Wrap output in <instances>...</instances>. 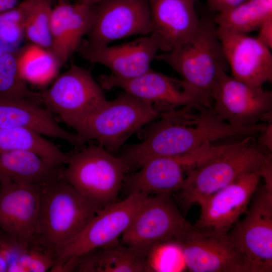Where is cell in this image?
<instances>
[{"label": "cell", "mask_w": 272, "mask_h": 272, "mask_svg": "<svg viewBox=\"0 0 272 272\" xmlns=\"http://www.w3.org/2000/svg\"><path fill=\"white\" fill-rule=\"evenodd\" d=\"M70 2H74L83 5L87 6H93L95 5L104 0H66Z\"/></svg>", "instance_id": "8d00e7d4"}, {"label": "cell", "mask_w": 272, "mask_h": 272, "mask_svg": "<svg viewBox=\"0 0 272 272\" xmlns=\"http://www.w3.org/2000/svg\"><path fill=\"white\" fill-rule=\"evenodd\" d=\"M16 150L32 151L62 165H65L68 157V154L35 131L23 128L0 127V151Z\"/></svg>", "instance_id": "484cf974"}, {"label": "cell", "mask_w": 272, "mask_h": 272, "mask_svg": "<svg viewBox=\"0 0 272 272\" xmlns=\"http://www.w3.org/2000/svg\"><path fill=\"white\" fill-rule=\"evenodd\" d=\"M160 50L158 41L152 34L132 41L114 46H95L83 39L77 51L82 58L102 64L120 78L140 75L151 69L150 65Z\"/></svg>", "instance_id": "ac0fdd59"}, {"label": "cell", "mask_w": 272, "mask_h": 272, "mask_svg": "<svg viewBox=\"0 0 272 272\" xmlns=\"http://www.w3.org/2000/svg\"><path fill=\"white\" fill-rule=\"evenodd\" d=\"M19 3V0H0V13L15 7Z\"/></svg>", "instance_id": "d590c367"}, {"label": "cell", "mask_w": 272, "mask_h": 272, "mask_svg": "<svg viewBox=\"0 0 272 272\" xmlns=\"http://www.w3.org/2000/svg\"><path fill=\"white\" fill-rule=\"evenodd\" d=\"M272 17V2L268 0H245L229 9L218 13L214 18L217 27L247 34L258 29Z\"/></svg>", "instance_id": "d4e9b609"}, {"label": "cell", "mask_w": 272, "mask_h": 272, "mask_svg": "<svg viewBox=\"0 0 272 272\" xmlns=\"http://www.w3.org/2000/svg\"><path fill=\"white\" fill-rule=\"evenodd\" d=\"M41 185L18 184L0 173V230L25 246L37 236Z\"/></svg>", "instance_id": "9a60e30c"}, {"label": "cell", "mask_w": 272, "mask_h": 272, "mask_svg": "<svg viewBox=\"0 0 272 272\" xmlns=\"http://www.w3.org/2000/svg\"><path fill=\"white\" fill-rule=\"evenodd\" d=\"M98 83L102 89H122L142 101L158 106L162 112L191 103L202 105L197 91L182 79H177L151 69L136 77L120 78L101 75Z\"/></svg>", "instance_id": "5bb4252c"}, {"label": "cell", "mask_w": 272, "mask_h": 272, "mask_svg": "<svg viewBox=\"0 0 272 272\" xmlns=\"http://www.w3.org/2000/svg\"><path fill=\"white\" fill-rule=\"evenodd\" d=\"M257 37L269 48L272 47V17L264 21L258 28Z\"/></svg>", "instance_id": "d6a6232c"}, {"label": "cell", "mask_w": 272, "mask_h": 272, "mask_svg": "<svg viewBox=\"0 0 272 272\" xmlns=\"http://www.w3.org/2000/svg\"><path fill=\"white\" fill-rule=\"evenodd\" d=\"M34 0H23L15 7L0 13V40L14 45L24 35V26L27 13Z\"/></svg>", "instance_id": "4dcf8cb0"}, {"label": "cell", "mask_w": 272, "mask_h": 272, "mask_svg": "<svg viewBox=\"0 0 272 272\" xmlns=\"http://www.w3.org/2000/svg\"><path fill=\"white\" fill-rule=\"evenodd\" d=\"M0 97L28 99L42 104L40 93L31 90L20 73L18 50L0 55Z\"/></svg>", "instance_id": "83f0119b"}, {"label": "cell", "mask_w": 272, "mask_h": 272, "mask_svg": "<svg viewBox=\"0 0 272 272\" xmlns=\"http://www.w3.org/2000/svg\"><path fill=\"white\" fill-rule=\"evenodd\" d=\"M94 7V19L86 40L91 45L103 46L114 40L152 32L148 0H104Z\"/></svg>", "instance_id": "7c38bea8"}, {"label": "cell", "mask_w": 272, "mask_h": 272, "mask_svg": "<svg viewBox=\"0 0 272 272\" xmlns=\"http://www.w3.org/2000/svg\"><path fill=\"white\" fill-rule=\"evenodd\" d=\"M148 194L131 192L124 199L102 207L69 243L57 250V259L77 258L117 242Z\"/></svg>", "instance_id": "30bf717a"}, {"label": "cell", "mask_w": 272, "mask_h": 272, "mask_svg": "<svg viewBox=\"0 0 272 272\" xmlns=\"http://www.w3.org/2000/svg\"><path fill=\"white\" fill-rule=\"evenodd\" d=\"M152 32L160 50L171 51L187 42L199 21L196 13L197 0H148Z\"/></svg>", "instance_id": "ffe728a7"}, {"label": "cell", "mask_w": 272, "mask_h": 272, "mask_svg": "<svg viewBox=\"0 0 272 272\" xmlns=\"http://www.w3.org/2000/svg\"><path fill=\"white\" fill-rule=\"evenodd\" d=\"M129 171L121 157L100 144L68 154L63 177L82 194L103 207L116 201Z\"/></svg>", "instance_id": "8992f818"}, {"label": "cell", "mask_w": 272, "mask_h": 272, "mask_svg": "<svg viewBox=\"0 0 272 272\" xmlns=\"http://www.w3.org/2000/svg\"><path fill=\"white\" fill-rule=\"evenodd\" d=\"M192 272H247L244 260L228 233L195 227L172 242Z\"/></svg>", "instance_id": "4fadbf2b"}, {"label": "cell", "mask_w": 272, "mask_h": 272, "mask_svg": "<svg viewBox=\"0 0 272 272\" xmlns=\"http://www.w3.org/2000/svg\"><path fill=\"white\" fill-rule=\"evenodd\" d=\"M102 208L63 177L42 184L36 237L57 250L72 240Z\"/></svg>", "instance_id": "277c9868"}, {"label": "cell", "mask_w": 272, "mask_h": 272, "mask_svg": "<svg viewBox=\"0 0 272 272\" xmlns=\"http://www.w3.org/2000/svg\"><path fill=\"white\" fill-rule=\"evenodd\" d=\"M57 250L36 237L9 266L7 272L50 271L56 259Z\"/></svg>", "instance_id": "f546056e"}, {"label": "cell", "mask_w": 272, "mask_h": 272, "mask_svg": "<svg viewBox=\"0 0 272 272\" xmlns=\"http://www.w3.org/2000/svg\"><path fill=\"white\" fill-rule=\"evenodd\" d=\"M40 105L28 99L0 97V127L29 129L76 146L84 143L76 133L61 126L52 113Z\"/></svg>", "instance_id": "7402d4cb"}, {"label": "cell", "mask_w": 272, "mask_h": 272, "mask_svg": "<svg viewBox=\"0 0 272 272\" xmlns=\"http://www.w3.org/2000/svg\"><path fill=\"white\" fill-rule=\"evenodd\" d=\"M40 97L48 110L73 128L107 100L90 73L74 63Z\"/></svg>", "instance_id": "9c48e42d"}, {"label": "cell", "mask_w": 272, "mask_h": 272, "mask_svg": "<svg viewBox=\"0 0 272 272\" xmlns=\"http://www.w3.org/2000/svg\"><path fill=\"white\" fill-rule=\"evenodd\" d=\"M53 0H34L26 17L24 35L32 44L50 50Z\"/></svg>", "instance_id": "f1b7e54d"}, {"label": "cell", "mask_w": 272, "mask_h": 272, "mask_svg": "<svg viewBox=\"0 0 272 272\" xmlns=\"http://www.w3.org/2000/svg\"><path fill=\"white\" fill-rule=\"evenodd\" d=\"M74 271H150L148 254L116 242L76 258Z\"/></svg>", "instance_id": "cb8c5ba5"}, {"label": "cell", "mask_w": 272, "mask_h": 272, "mask_svg": "<svg viewBox=\"0 0 272 272\" xmlns=\"http://www.w3.org/2000/svg\"><path fill=\"white\" fill-rule=\"evenodd\" d=\"M153 124L151 148L161 156H177L193 152L206 144L234 137L258 134L264 124L242 128L221 119L212 106L191 103L163 111Z\"/></svg>", "instance_id": "6da1fadb"}, {"label": "cell", "mask_w": 272, "mask_h": 272, "mask_svg": "<svg viewBox=\"0 0 272 272\" xmlns=\"http://www.w3.org/2000/svg\"><path fill=\"white\" fill-rule=\"evenodd\" d=\"M212 107L217 115L239 127L255 126L271 117L272 94L262 86L249 85L221 74L213 97Z\"/></svg>", "instance_id": "8fae6325"}, {"label": "cell", "mask_w": 272, "mask_h": 272, "mask_svg": "<svg viewBox=\"0 0 272 272\" xmlns=\"http://www.w3.org/2000/svg\"><path fill=\"white\" fill-rule=\"evenodd\" d=\"M268 1H271V2H272V0H268Z\"/></svg>", "instance_id": "74e56055"}, {"label": "cell", "mask_w": 272, "mask_h": 272, "mask_svg": "<svg viewBox=\"0 0 272 272\" xmlns=\"http://www.w3.org/2000/svg\"><path fill=\"white\" fill-rule=\"evenodd\" d=\"M253 138L247 137L236 143L216 146L208 158L189 170L179 191L184 212L244 174L260 175L271 153H266L253 143Z\"/></svg>", "instance_id": "7a4b0ae2"}, {"label": "cell", "mask_w": 272, "mask_h": 272, "mask_svg": "<svg viewBox=\"0 0 272 272\" xmlns=\"http://www.w3.org/2000/svg\"><path fill=\"white\" fill-rule=\"evenodd\" d=\"M217 33L232 76L254 86L272 80L270 48L257 37L217 27Z\"/></svg>", "instance_id": "2e32d148"}, {"label": "cell", "mask_w": 272, "mask_h": 272, "mask_svg": "<svg viewBox=\"0 0 272 272\" xmlns=\"http://www.w3.org/2000/svg\"><path fill=\"white\" fill-rule=\"evenodd\" d=\"M25 245L0 230V272H7L10 264L23 252Z\"/></svg>", "instance_id": "1f68e13d"}, {"label": "cell", "mask_w": 272, "mask_h": 272, "mask_svg": "<svg viewBox=\"0 0 272 272\" xmlns=\"http://www.w3.org/2000/svg\"><path fill=\"white\" fill-rule=\"evenodd\" d=\"M64 166L32 151H0V173L18 184L42 185L52 182L63 177Z\"/></svg>", "instance_id": "603a6c76"}, {"label": "cell", "mask_w": 272, "mask_h": 272, "mask_svg": "<svg viewBox=\"0 0 272 272\" xmlns=\"http://www.w3.org/2000/svg\"><path fill=\"white\" fill-rule=\"evenodd\" d=\"M271 133L272 124L271 120L264 125L262 130L259 132L258 144L261 148L266 149L267 151L271 153Z\"/></svg>", "instance_id": "e575fe53"}, {"label": "cell", "mask_w": 272, "mask_h": 272, "mask_svg": "<svg viewBox=\"0 0 272 272\" xmlns=\"http://www.w3.org/2000/svg\"><path fill=\"white\" fill-rule=\"evenodd\" d=\"M195 228L183 217L170 194L149 195L121 238L122 243L148 254L155 246L173 242Z\"/></svg>", "instance_id": "52a82bcc"}, {"label": "cell", "mask_w": 272, "mask_h": 272, "mask_svg": "<svg viewBox=\"0 0 272 272\" xmlns=\"http://www.w3.org/2000/svg\"><path fill=\"white\" fill-rule=\"evenodd\" d=\"M95 16V7L66 0H58L53 7L50 20V51L60 67L77 50L90 30Z\"/></svg>", "instance_id": "44dd1931"}, {"label": "cell", "mask_w": 272, "mask_h": 272, "mask_svg": "<svg viewBox=\"0 0 272 272\" xmlns=\"http://www.w3.org/2000/svg\"><path fill=\"white\" fill-rule=\"evenodd\" d=\"M18 63L23 78L36 83L48 81L60 68L50 50L33 44L18 50Z\"/></svg>", "instance_id": "4316f807"}, {"label": "cell", "mask_w": 272, "mask_h": 272, "mask_svg": "<svg viewBox=\"0 0 272 272\" xmlns=\"http://www.w3.org/2000/svg\"><path fill=\"white\" fill-rule=\"evenodd\" d=\"M245 0H207V3L214 12H221L233 8Z\"/></svg>", "instance_id": "836d02e7"}, {"label": "cell", "mask_w": 272, "mask_h": 272, "mask_svg": "<svg viewBox=\"0 0 272 272\" xmlns=\"http://www.w3.org/2000/svg\"><path fill=\"white\" fill-rule=\"evenodd\" d=\"M198 92L202 105L212 107L219 77L228 65L217 33L214 18L199 19L197 28L185 43L157 55Z\"/></svg>", "instance_id": "3957f363"}, {"label": "cell", "mask_w": 272, "mask_h": 272, "mask_svg": "<svg viewBox=\"0 0 272 272\" xmlns=\"http://www.w3.org/2000/svg\"><path fill=\"white\" fill-rule=\"evenodd\" d=\"M257 172L240 176L203 199L200 215L194 226L219 233H228L244 213L259 182Z\"/></svg>", "instance_id": "e0dca14e"}, {"label": "cell", "mask_w": 272, "mask_h": 272, "mask_svg": "<svg viewBox=\"0 0 272 272\" xmlns=\"http://www.w3.org/2000/svg\"><path fill=\"white\" fill-rule=\"evenodd\" d=\"M228 235L247 272L272 271V180L264 181L245 217Z\"/></svg>", "instance_id": "ba28073f"}, {"label": "cell", "mask_w": 272, "mask_h": 272, "mask_svg": "<svg viewBox=\"0 0 272 272\" xmlns=\"http://www.w3.org/2000/svg\"><path fill=\"white\" fill-rule=\"evenodd\" d=\"M205 157V151L199 149L180 156L152 158L141 166L137 172L126 175L123 184L130 193L138 192L150 195L179 191L184 184V170L193 168Z\"/></svg>", "instance_id": "d6986e66"}, {"label": "cell", "mask_w": 272, "mask_h": 272, "mask_svg": "<svg viewBox=\"0 0 272 272\" xmlns=\"http://www.w3.org/2000/svg\"><path fill=\"white\" fill-rule=\"evenodd\" d=\"M157 106L125 92L106 102L73 128L84 142L94 140L112 153L145 124L160 117Z\"/></svg>", "instance_id": "5b68a950"}]
</instances>
